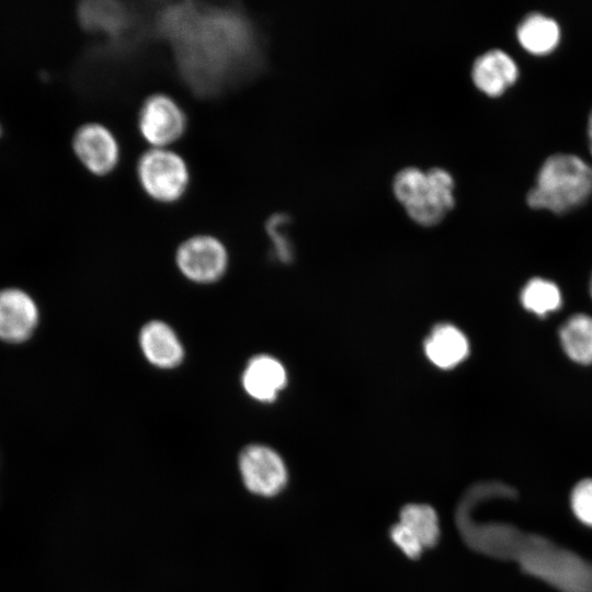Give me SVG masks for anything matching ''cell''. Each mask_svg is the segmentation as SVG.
<instances>
[{"mask_svg": "<svg viewBox=\"0 0 592 592\" xmlns=\"http://www.w3.org/2000/svg\"><path fill=\"white\" fill-rule=\"evenodd\" d=\"M156 25L172 45L183 79L198 94L220 91L258 62L257 33L240 9L174 3L160 10Z\"/></svg>", "mask_w": 592, "mask_h": 592, "instance_id": "cell-1", "label": "cell"}, {"mask_svg": "<svg viewBox=\"0 0 592 592\" xmlns=\"http://www.w3.org/2000/svg\"><path fill=\"white\" fill-rule=\"evenodd\" d=\"M477 498L466 492L456 511V525L474 550L499 559L516 561L522 571L560 592H592V562L546 537L524 533L499 522L477 523L470 509Z\"/></svg>", "mask_w": 592, "mask_h": 592, "instance_id": "cell-2", "label": "cell"}, {"mask_svg": "<svg viewBox=\"0 0 592 592\" xmlns=\"http://www.w3.org/2000/svg\"><path fill=\"white\" fill-rule=\"evenodd\" d=\"M592 194V166L573 153H555L542 164L526 195L533 208L565 213Z\"/></svg>", "mask_w": 592, "mask_h": 592, "instance_id": "cell-3", "label": "cell"}, {"mask_svg": "<svg viewBox=\"0 0 592 592\" xmlns=\"http://www.w3.org/2000/svg\"><path fill=\"white\" fill-rule=\"evenodd\" d=\"M455 181L452 173L440 167L423 171L405 167L392 180V192L409 217L422 226H433L444 219L455 205Z\"/></svg>", "mask_w": 592, "mask_h": 592, "instance_id": "cell-4", "label": "cell"}, {"mask_svg": "<svg viewBox=\"0 0 592 592\" xmlns=\"http://www.w3.org/2000/svg\"><path fill=\"white\" fill-rule=\"evenodd\" d=\"M137 178L144 191L155 201L172 203L182 197L190 183L184 159L172 150L151 148L137 161Z\"/></svg>", "mask_w": 592, "mask_h": 592, "instance_id": "cell-5", "label": "cell"}, {"mask_svg": "<svg viewBox=\"0 0 592 592\" xmlns=\"http://www.w3.org/2000/svg\"><path fill=\"white\" fill-rule=\"evenodd\" d=\"M239 470L246 488L260 497L271 498L282 492L288 473L281 455L270 446L250 444L239 455Z\"/></svg>", "mask_w": 592, "mask_h": 592, "instance_id": "cell-6", "label": "cell"}, {"mask_svg": "<svg viewBox=\"0 0 592 592\" xmlns=\"http://www.w3.org/2000/svg\"><path fill=\"white\" fill-rule=\"evenodd\" d=\"M180 272L190 281L208 284L218 281L228 264V253L220 240L200 235L183 241L175 253Z\"/></svg>", "mask_w": 592, "mask_h": 592, "instance_id": "cell-7", "label": "cell"}, {"mask_svg": "<svg viewBox=\"0 0 592 592\" xmlns=\"http://www.w3.org/2000/svg\"><path fill=\"white\" fill-rule=\"evenodd\" d=\"M138 128L143 137L155 146H166L179 139L186 129V115L169 95H149L138 113Z\"/></svg>", "mask_w": 592, "mask_h": 592, "instance_id": "cell-8", "label": "cell"}, {"mask_svg": "<svg viewBox=\"0 0 592 592\" xmlns=\"http://www.w3.org/2000/svg\"><path fill=\"white\" fill-rule=\"evenodd\" d=\"M72 149L95 175L109 174L118 163L119 146L113 133L100 123H86L73 134Z\"/></svg>", "mask_w": 592, "mask_h": 592, "instance_id": "cell-9", "label": "cell"}, {"mask_svg": "<svg viewBox=\"0 0 592 592\" xmlns=\"http://www.w3.org/2000/svg\"><path fill=\"white\" fill-rule=\"evenodd\" d=\"M38 308L22 289L0 292V340L21 343L30 339L38 323Z\"/></svg>", "mask_w": 592, "mask_h": 592, "instance_id": "cell-10", "label": "cell"}, {"mask_svg": "<svg viewBox=\"0 0 592 592\" xmlns=\"http://www.w3.org/2000/svg\"><path fill=\"white\" fill-rule=\"evenodd\" d=\"M244 391L260 402L274 401L287 383L284 365L267 354L251 357L241 376Z\"/></svg>", "mask_w": 592, "mask_h": 592, "instance_id": "cell-11", "label": "cell"}, {"mask_svg": "<svg viewBox=\"0 0 592 592\" xmlns=\"http://www.w3.org/2000/svg\"><path fill=\"white\" fill-rule=\"evenodd\" d=\"M470 76L480 91L498 96L516 81L519 67L506 52L492 48L474 60Z\"/></svg>", "mask_w": 592, "mask_h": 592, "instance_id": "cell-12", "label": "cell"}, {"mask_svg": "<svg viewBox=\"0 0 592 592\" xmlns=\"http://www.w3.org/2000/svg\"><path fill=\"white\" fill-rule=\"evenodd\" d=\"M138 340L146 360L158 368L171 369L183 361V345L174 330L163 321L145 323Z\"/></svg>", "mask_w": 592, "mask_h": 592, "instance_id": "cell-13", "label": "cell"}, {"mask_svg": "<svg viewBox=\"0 0 592 592\" xmlns=\"http://www.w3.org/2000/svg\"><path fill=\"white\" fill-rule=\"evenodd\" d=\"M424 353L436 367L451 369L467 358L469 342L456 326L439 323L433 327L424 341Z\"/></svg>", "mask_w": 592, "mask_h": 592, "instance_id": "cell-14", "label": "cell"}, {"mask_svg": "<svg viewBox=\"0 0 592 592\" xmlns=\"http://www.w3.org/2000/svg\"><path fill=\"white\" fill-rule=\"evenodd\" d=\"M78 19L88 31L118 35L128 29L132 15L119 2L83 1L78 7Z\"/></svg>", "mask_w": 592, "mask_h": 592, "instance_id": "cell-15", "label": "cell"}, {"mask_svg": "<svg viewBox=\"0 0 592 592\" xmlns=\"http://www.w3.org/2000/svg\"><path fill=\"white\" fill-rule=\"evenodd\" d=\"M516 37L528 53L544 55L558 46L560 26L555 19L540 12H532L519 23Z\"/></svg>", "mask_w": 592, "mask_h": 592, "instance_id": "cell-16", "label": "cell"}, {"mask_svg": "<svg viewBox=\"0 0 592 592\" xmlns=\"http://www.w3.org/2000/svg\"><path fill=\"white\" fill-rule=\"evenodd\" d=\"M565 353L576 363H592V318L579 314L570 317L559 331Z\"/></svg>", "mask_w": 592, "mask_h": 592, "instance_id": "cell-17", "label": "cell"}, {"mask_svg": "<svg viewBox=\"0 0 592 592\" xmlns=\"http://www.w3.org/2000/svg\"><path fill=\"white\" fill-rule=\"evenodd\" d=\"M399 522L403 524L422 544L424 549L434 547L441 531L435 510L423 503H409L399 512Z\"/></svg>", "mask_w": 592, "mask_h": 592, "instance_id": "cell-18", "label": "cell"}, {"mask_svg": "<svg viewBox=\"0 0 592 592\" xmlns=\"http://www.w3.org/2000/svg\"><path fill=\"white\" fill-rule=\"evenodd\" d=\"M521 301L528 311L545 316L560 308L561 294L555 283L537 277L524 286Z\"/></svg>", "mask_w": 592, "mask_h": 592, "instance_id": "cell-19", "label": "cell"}, {"mask_svg": "<svg viewBox=\"0 0 592 592\" xmlns=\"http://www.w3.org/2000/svg\"><path fill=\"white\" fill-rule=\"evenodd\" d=\"M289 221V217L283 213H275L265 224V229L273 242V250L276 259L282 263H289L293 260V246L282 228Z\"/></svg>", "mask_w": 592, "mask_h": 592, "instance_id": "cell-20", "label": "cell"}, {"mask_svg": "<svg viewBox=\"0 0 592 592\" xmlns=\"http://www.w3.org/2000/svg\"><path fill=\"white\" fill-rule=\"evenodd\" d=\"M570 506L582 524L592 527V478L574 485L570 493Z\"/></svg>", "mask_w": 592, "mask_h": 592, "instance_id": "cell-21", "label": "cell"}, {"mask_svg": "<svg viewBox=\"0 0 592 592\" xmlns=\"http://www.w3.org/2000/svg\"><path fill=\"white\" fill-rule=\"evenodd\" d=\"M391 542L410 559H418L424 547L419 539L400 522L390 527Z\"/></svg>", "mask_w": 592, "mask_h": 592, "instance_id": "cell-22", "label": "cell"}, {"mask_svg": "<svg viewBox=\"0 0 592 592\" xmlns=\"http://www.w3.org/2000/svg\"><path fill=\"white\" fill-rule=\"evenodd\" d=\"M588 138H589L590 152L592 155V111L590 112V115L588 118Z\"/></svg>", "mask_w": 592, "mask_h": 592, "instance_id": "cell-23", "label": "cell"}, {"mask_svg": "<svg viewBox=\"0 0 592 592\" xmlns=\"http://www.w3.org/2000/svg\"><path fill=\"white\" fill-rule=\"evenodd\" d=\"M2 135V125L0 123V136Z\"/></svg>", "mask_w": 592, "mask_h": 592, "instance_id": "cell-24", "label": "cell"}, {"mask_svg": "<svg viewBox=\"0 0 592 592\" xmlns=\"http://www.w3.org/2000/svg\"><path fill=\"white\" fill-rule=\"evenodd\" d=\"M590 292H591V296H592V280H591Z\"/></svg>", "mask_w": 592, "mask_h": 592, "instance_id": "cell-25", "label": "cell"}]
</instances>
